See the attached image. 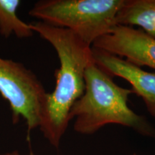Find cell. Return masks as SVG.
I'll return each mask as SVG.
<instances>
[{
  "instance_id": "cell-1",
  "label": "cell",
  "mask_w": 155,
  "mask_h": 155,
  "mask_svg": "<svg viewBox=\"0 0 155 155\" xmlns=\"http://www.w3.org/2000/svg\"><path fill=\"white\" fill-rule=\"evenodd\" d=\"M30 26L53 46L59 59L60 67L55 73V89L46 95L39 126L45 138L58 149L71 121V108L84 94L85 71L93 61L92 48L67 29L41 21Z\"/></svg>"
},
{
  "instance_id": "cell-3",
  "label": "cell",
  "mask_w": 155,
  "mask_h": 155,
  "mask_svg": "<svg viewBox=\"0 0 155 155\" xmlns=\"http://www.w3.org/2000/svg\"><path fill=\"white\" fill-rule=\"evenodd\" d=\"M124 0H40L30 16L53 26L72 31L88 45L116 25Z\"/></svg>"
},
{
  "instance_id": "cell-2",
  "label": "cell",
  "mask_w": 155,
  "mask_h": 155,
  "mask_svg": "<svg viewBox=\"0 0 155 155\" xmlns=\"http://www.w3.org/2000/svg\"><path fill=\"white\" fill-rule=\"evenodd\" d=\"M85 82L84 94L70 113L71 120L75 119V131L91 135L106 125L118 124L155 139L154 126L129 106V97L133 91L118 86L94 59L85 71Z\"/></svg>"
},
{
  "instance_id": "cell-6",
  "label": "cell",
  "mask_w": 155,
  "mask_h": 155,
  "mask_svg": "<svg viewBox=\"0 0 155 155\" xmlns=\"http://www.w3.org/2000/svg\"><path fill=\"white\" fill-rule=\"evenodd\" d=\"M94 63L112 78L130 83L134 94L141 97L151 116L155 118V73L143 70L130 62L107 52L92 48Z\"/></svg>"
},
{
  "instance_id": "cell-4",
  "label": "cell",
  "mask_w": 155,
  "mask_h": 155,
  "mask_svg": "<svg viewBox=\"0 0 155 155\" xmlns=\"http://www.w3.org/2000/svg\"><path fill=\"white\" fill-rule=\"evenodd\" d=\"M38 76L23 64L0 57V94L9 103L13 123L22 117L30 131L39 127L46 95Z\"/></svg>"
},
{
  "instance_id": "cell-8",
  "label": "cell",
  "mask_w": 155,
  "mask_h": 155,
  "mask_svg": "<svg viewBox=\"0 0 155 155\" xmlns=\"http://www.w3.org/2000/svg\"><path fill=\"white\" fill-rule=\"evenodd\" d=\"M19 0H0V34L5 38L14 34L18 38H28L34 32L30 24H27L17 16Z\"/></svg>"
},
{
  "instance_id": "cell-5",
  "label": "cell",
  "mask_w": 155,
  "mask_h": 155,
  "mask_svg": "<svg viewBox=\"0 0 155 155\" xmlns=\"http://www.w3.org/2000/svg\"><path fill=\"white\" fill-rule=\"evenodd\" d=\"M92 48L119 56L140 68L155 70V40L141 29L116 25L109 33L97 39Z\"/></svg>"
},
{
  "instance_id": "cell-10",
  "label": "cell",
  "mask_w": 155,
  "mask_h": 155,
  "mask_svg": "<svg viewBox=\"0 0 155 155\" xmlns=\"http://www.w3.org/2000/svg\"><path fill=\"white\" fill-rule=\"evenodd\" d=\"M131 155H137V154H136V153H133V154H131Z\"/></svg>"
},
{
  "instance_id": "cell-7",
  "label": "cell",
  "mask_w": 155,
  "mask_h": 155,
  "mask_svg": "<svg viewBox=\"0 0 155 155\" xmlns=\"http://www.w3.org/2000/svg\"><path fill=\"white\" fill-rule=\"evenodd\" d=\"M116 22L123 26H138L155 40V0H124Z\"/></svg>"
},
{
  "instance_id": "cell-9",
  "label": "cell",
  "mask_w": 155,
  "mask_h": 155,
  "mask_svg": "<svg viewBox=\"0 0 155 155\" xmlns=\"http://www.w3.org/2000/svg\"><path fill=\"white\" fill-rule=\"evenodd\" d=\"M0 155H21L18 152H13L9 153H5V154H0ZM28 155H35L32 152H30V154Z\"/></svg>"
}]
</instances>
